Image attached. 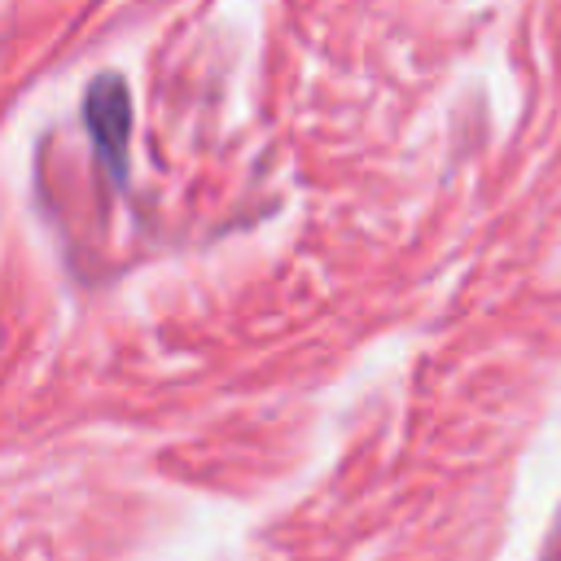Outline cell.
Listing matches in <instances>:
<instances>
[{
  "label": "cell",
  "mask_w": 561,
  "mask_h": 561,
  "mask_svg": "<svg viewBox=\"0 0 561 561\" xmlns=\"http://www.w3.org/2000/svg\"><path fill=\"white\" fill-rule=\"evenodd\" d=\"M88 123L96 131V145L118 158L123 153V140H127V123H131V110H127V88L118 79H96L92 92H88Z\"/></svg>",
  "instance_id": "obj_1"
}]
</instances>
